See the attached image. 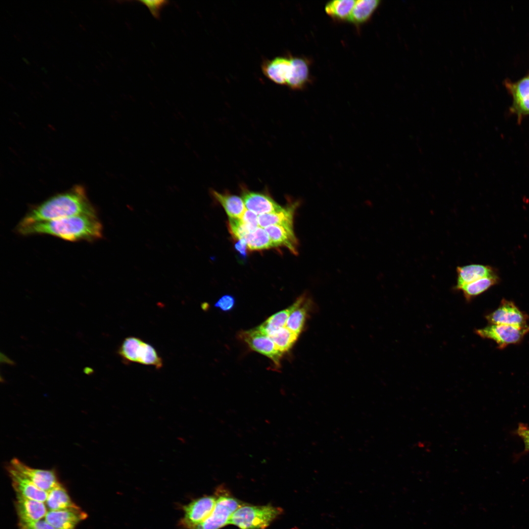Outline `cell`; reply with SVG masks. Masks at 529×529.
<instances>
[{"instance_id": "6da1fadb", "label": "cell", "mask_w": 529, "mask_h": 529, "mask_svg": "<svg viewBox=\"0 0 529 529\" xmlns=\"http://www.w3.org/2000/svg\"><path fill=\"white\" fill-rule=\"evenodd\" d=\"M23 236L48 235L70 241H94L102 238L103 227L97 215H81L17 226Z\"/></svg>"}, {"instance_id": "7a4b0ae2", "label": "cell", "mask_w": 529, "mask_h": 529, "mask_svg": "<svg viewBox=\"0 0 529 529\" xmlns=\"http://www.w3.org/2000/svg\"><path fill=\"white\" fill-rule=\"evenodd\" d=\"M81 215H97L85 189L75 185L31 208L18 226Z\"/></svg>"}, {"instance_id": "3957f363", "label": "cell", "mask_w": 529, "mask_h": 529, "mask_svg": "<svg viewBox=\"0 0 529 529\" xmlns=\"http://www.w3.org/2000/svg\"><path fill=\"white\" fill-rule=\"evenodd\" d=\"M282 513L281 508L270 505H242L232 514L229 524L240 529H264Z\"/></svg>"}, {"instance_id": "277c9868", "label": "cell", "mask_w": 529, "mask_h": 529, "mask_svg": "<svg viewBox=\"0 0 529 529\" xmlns=\"http://www.w3.org/2000/svg\"><path fill=\"white\" fill-rule=\"evenodd\" d=\"M243 503L227 493L220 495L210 516L194 529H219L229 525L234 512Z\"/></svg>"}, {"instance_id": "5b68a950", "label": "cell", "mask_w": 529, "mask_h": 529, "mask_svg": "<svg viewBox=\"0 0 529 529\" xmlns=\"http://www.w3.org/2000/svg\"><path fill=\"white\" fill-rule=\"evenodd\" d=\"M529 332V325L516 326L491 324L476 331V333L481 337L494 340L500 348L520 342Z\"/></svg>"}, {"instance_id": "8992f818", "label": "cell", "mask_w": 529, "mask_h": 529, "mask_svg": "<svg viewBox=\"0 0 529 529\" xmlns=\"http://www.w3.org/2000/svg\"><path fill=\"white\" fill-rule=\"evenodd\" d=\"M216 498L207 496L197 498L183 505L184 516L180 525L187 529H194L211 514L216 503Z\"/></svg>"}, {"instance_id": "52a82bcc", "label": "cell", "mask_w": 529, "mask_h": 529, "mask_svg": "<svg viewBox=\"0 0 529 529\" xmlns=\"http://www.w3.org/2000/svg\"><path fill=\"white\" fill-rule=\"evenodd\" d=\"M239 337L251 349L270 359L277 367L280 366L283 353L277 348L267 336L262 333L256 328L241 331L239 333Z\"/></svg>"}, {"instance_id": "ba28073f", "label": "cell", "mask_w": 529, "mask_h": 529, "mask_svg": "<svg viewBox=\"0 0 529 529\" xmlns=\"http://www.w3.org/2000/svg\"><path fill=\"white\" fill-rule=\"evenodd\" d=\"M9 465L47 492L60 483L54 470L33 468L17 458L12 459Z\"/></svg>"}, {"instance_id": "9c48e42d", "label": "cell", "mask_w": 529, "mask_h": 529, "mask_svg": "<svg viewBox=\"0 0 529 529\" xmlns=\"http://www.w3.org/2000/svg\"><path fill=\"white\" fill-rule=\"evenodd\" d=\"M486 318L491 324L516 326L528 325V317L512 301L503 299L499 307Z\"/></svg>"}, {"instance_id": "30bf717a", "label": "cell", "mask_w": 529, "mask_h": 529, "mask_svg": "<svg viewBox=\"0 0 529 529\" xmlns=\"http://www.w3.org/2000/svg\"><path fill=\"white\" fill-rule=\"evenodd\" d=\"M240 188L246 209L256 215L276 212L283 208L266 192L251 191L243 186Z\"/></svg>"}, {"instance_id": "8fae6325", "label": "cell", "mask_w": 529, "mask_h": 529, "mask_svg": "<svg viewBox=\"0 0 529 529\" xmlns=\"http://www.w3.org/2000/svg\"><path fill=\"white\" fill-rule=\"evenodd\" d=\"M88 517L79 506L57 510H48L45 520L56 529H75Z\"/></svg>"}, {"instance_id": "7c38bea8", "label": "cell", "mask_w": 529, "mask_h": 529, "mask_svg": "<svg viewBox=\"0 0 529 529\" xmlns=\"http://www.w3.org/2000/svg\"><path fill=\"white\" fill-rule=\"evenodd\" d=\"M291 68L290 56H277L264 60L262 65L264 74L271 81L282 85H287Z\"/></svg>"}, {"instance_id": "4fadbf2b", "label": "cell", "mask_w": 529, "mask_h": 529, "mask_svg": "<svg viewBox=\"0 0 529 529\" xmlns=\"http://www.w3.org/2000/svg\"><path fill=\"white\" fill-rule=\"evenodd\" d=\"M7 470L12 481L16 494L25 498L45 503L48 492L37 487L28 479L18 472L9 465Z\"/></svg>"}, {"instance_id": "5bb4252c", "label": "cell", "mask_w": 529, "mask_h": 529, "mask_svg": "<svg viewBox=\"0 0 529 529\" xmlns=\"http://www.w3.org/2000/svg\"><path fill=\"white\" fill-rule=\"evenodd\" d=\"M16 495L15 506L19 520L36 521L45 518L48 512L45 503Z\"/></svg>"}, {"instance_id": "9a60e30c", "label": "cell", "mask_w": 529, "mask_h": 529, "mask_svg": "<svg viewBox=\"0 0 529 529\" xmlns=\"http://www.w3.org/2000/svg\"><path fill=\"white\" fill-rule=\"evenodd\" d=\"M273 247H285L292 254H298V240L293 225H272L264 228Z\"/></svg>"}, {"instance_id": "2e32d148", "label": "cell", "mask_w": 529, "mask_h": 529, "mask_svg": "<svg viewBox=\"0 0 529 529\" xmlns=\"http://www.w3.org/2000/svg\"><path fill=\"white\" fill-rule=\"evenodd\" d=\"M457 284L455 289L459 290L463 286L480 278L496 273L490 266L481 264H470L458 266L456 268Z\"/></svg>"}, {"instance_id": "e0dca14e", "label": "cell", "mask_w": 529, "mask_h": 529, "mask_svg": "<svg viewBox=\"0 0 529 529\" xmlns=\"http://www.w3.org/2000/svg\"><path fill=\"white\" fill-rule=\"evenodd\" d=\"M299 204L298 201H293L279 211L259 216V226L265 228L272 225H293L294 213Z\"/></svg>"}, {"instance_id": "ac0fdd59", "label": "cell", "mask_w": 529, "mask_h": 529, "mask_svg": "<svg viewBox=\"0 0 529 529\" xmlns=\"http://www.w3.org/2000/svg\"><path fill=\"white\" fill-rule=\"evenodd\" d=\"M213 197L224 208L230 218H241L246 207L241 197L228 192H219L211 189Z\"/></svg>"}, {"instance_id": "d6986e66", "label": "cell", "mask_w": 529, "mask_h": 529, "mask_svg": "<svg viewBox=\"0 0 529 529\" xmlns=\"http://www.w3.org/2000/svg\"><path fill=\"white\" fill-rule=\"evenodd\" d=\"M304 298L303 296L299 297L291 305L273 314L256 329L268 336L274 332L285 327L290 313L303 301Z\"/></svg>"}, {"instance_id": "ffe728a7", "label": "cell", "mask_w": 529, "mask_h": 529, "mask_svg": "<svg viewBox=\"0 0 529 529\" xmlns=\"http://www.w3.org/2000/svg\"><path fill=\"white\" fill-rule=\"evenodd\" d=\"M291 68L287 85L293 90H300L309 80V69L305 59L291 57Z\"/></svg>"}, {"instance_id": "44dd1931", "label": "cell", "mask_w": 529, "mask_h": 529, "mask_svg": "<svg viewBox=\"0 0 529 529\" xmlns=\"http://www.w3.org/2000/svg\"><path fill=\"white\" fill-rule=\"evenodd\" d=\"M46 505L49 510H57L78 506L72 500L66 489L60 483L48 491Z\"/></svg>"}, {"instance_id": "7402d4cb", "label": "cell", "mask_w": 529, "mask_h": 529, "mask_svg": "<svg viewBox=\"0 0 529 529\" xmlns=\"http://www.w3.org/2000/svg\"><path fill=\"white\" fill-rule=\"evenodd\" d=\"M515 106L521 114H529V76L519 82L508 84Z\"/></svg>"}, {"instance_id": "603a6c76", "label": "cell", "mask_w": 529, "mask_h": 529, "mask_svg": "<svg viewBox=\"0 0 529 529\" xmlns=\"http://www.w3.org/2000/svg\"><path fill=\"white\" fill-rule=\"evenodd\" d=\"M500 278L497 273L484 277L467 284L459 289L467 301L484 292L490 288L497 284Z\"/></svg>"}, {"instance_id": "cb8c5ba5", "label": "cell", "mask_w": 529, "mask_h": 529, "mask_svg": "<svg viewBox=\"0 0 529 529\" xmlns=\"http://www.w3.org/2000/svg\"><path fill=\"white\" fill-rule=\"evenodd\" d=\"M380 3L378 0H359L356 1L349 20L355 24L367 21Z\"/></svg>"}, {"instance_id": "d4e9b609", "label": "cell", "mask_w": 529, "mask_h": 529, "mask_svg": "<svg viewBox=\"0 0 529 529\" xmlns=\"http://www.w3.org/2000/svg\"><path fill=\"white\" fill-rule=\"evenodd\" d=\"M354 0H336L328 2L325 11L330 17L340 20L349 19L356 3Z\"/></svg>"}, {"instance_id": "484cf974", "label": "cell", "mask_w": 529, "mask_h": 529, "mask_svg": "<svg viewBox=\"0 0 529 529\" xmlns=\"http://www.w3.org/2000/svg\"><path fill=\"white\" fill-rule=\"evenodd\" d=\"M143 341L137 337H127L122 341L119 349L118 353L126 361L138 363Z\"/></svg>"}, {"instance_id": "4316f807", "label": "cell", "mask_w": 529, "mask_h": 529, "mask_svg": "<svg viewBox=\"0 0 529 529\" xmlns=\"http://www.w3.org/2000/svg\"><path fill=\"white\" fill-rule=\"evenodd\" d=\"M277 348L283 354L288 351L297 339L298 335L286 327L281 328L268 336Z\"/></svg>"}, {"instance_id": "83f0119b", "label": "cell", "mask_w": 529, "mask_h": 529, "mask_svg": "<svg viewBox=\"0 0 529 529\" xmlns=\"http://www.w3.org/2000/svg\"><path fill=\"white\" fill-rule=\"evenodd\" d=\"M245 239L250 251H259L273 247L264 228L260 226L248 234Z\"/></svg>"}, {"instance_id": "f1b7e54d", "label": "cell", "mask_w": 529, "mask_h": 529, "mask_svg": "<svg viewBox=\"0 0 529 529\" xmlns=\"http://www.w3.org/2000/svg\"><path fill=\"white\" fill-rule=\"evenodd\" d=\"M306 302L305 297L303 301L290 313L285 326L298 335L303 328L308 313V308Z\"/></svg>"}, {"instance_id": "f546056e", "label": "cell", "mask_w": 529, "mask_h": 529, "mask_svg": "<svg viewBox=\"0 0 529 529\" xmlns=\"http://www.w3.org/2000/svg\"><path fill=\"white\" fill-rule=\"evenodd\" d=\"M138 363L152 365L156 368L163 366V360L155 349L150 344L143 341L141 346Z\"/></svg>"}, {"instance_id": "4dcf8cb0", "label": "cell", "mask_w": 529, "mask_h": 529, "mask_svg": "<svg viewBox=\"0 0 529 529\" xmlns=\"http://www.w3.org/2000/svg\"><path fill=\"white\" fill-rule=\"evenodd\" d=\"M228 227L232 235L236 239L245 238L250 233L248 228L241 218H230Z\"/></svg>"}, {"instance_id": "1f68e13d", "label": "cell", "mask_w": 529, "mask_h": 529, "mask_svg": "<svg viewBox=\"0 0 529 529\" xmlns=\"http://www.w3.org/2000/svg\"><path fill=\"white\" fill-rule=\"evenodd\" d=\"M139 1L146 6L156 19L160 18L162 9L168 3V1L163 0H139Z\"/></svg>"}, {"instance_id": "d6a6232c", "label": "cell", "mask_w": 529, "mask_h": 529, "mask_svg": "<svg viewBox=\"0 0 529 529\" xmlns=\"http://www.w3.org/2000/svg\"><path fill=\"white\" fill-rule=\"evenodd\" d=\"M18 529H56L45 520L36 521L19 520Z\"/></svg>"}, {"instance_id": "836d02e7", "label": "cell", "mask_w": 529, "mask_h": 529, "mask_svg": "<svg viewBox=\"0 0 529 529\" xmlns=\"http://www.w3.org/2000/svg\"><path fill=\"white\" fill-rule=\"evenodd\" d=\"M235 305V298L232 295L225 294L220 297L215 304V307L223 312L231 311Z\"/></svg>"}, {"instance_id": "e575fe53", "label": "cell", "mask_w": 529, "mask_h": 529, "mask_svg": "<svg viewBox=\"0 0 529 529\" xmlns=\"http://www.w3.org/2000/svg\"><path fill=\"white\" fill-rule=\"evenodd\" d=\"M241 219L245 224L250 233L258 227V216L254 213L246 209Z\"/></svg>"}, {"instance_id": "d590c367", "label": "cell", "mask_w": 529, "mask_h": 529, "mask_svg": "<svg viewBox=\"0 0 529 529\" xmlns=\"http://www.w3.org/2000/svg\"><path fill=\"white\" fill-rule=\"evenodd\" d=\"M235 250L238 252L240 259L246 260L247 257L248 246L245 238L239 240L234 245Z\"/></svg>"}, {"instance_id": "8d00e7d4", "label": "cell", "mask_w": 529, "mask_h": 529, "mask_svg": "<svg viewBox=\"0 0 529 529\" xmlns=\"http://www.w3.org/2000/svg\"><path fill=\"white\" fill-rule=\"evenodd\" d=\"M517 433L524 443L526 451H529V427L521 423L518 425Z\"/></svg>"}, {"instance_id": "74e56055", "label": "cell", "mask_w": 529, "mask_h": 529, "mask_svg": "<svg viewBox=\"0 0 529 529\" xmlns=\"http://www.w3.org/2000/svg\"><path fill=\"white\" fill-rule=\"evenodd\" d=\"M0 356L1 363L7 364L12 366L15 365V362L13 360L10 359L6 355L2 353V352H0Z\"/></svg>"}, {"instance_id": "f35d334b", "label": "cell", "mask_w": 529, "mask_h": 529, "mask_svg": "<svg viewBox=\"0 0 529 529\" xmlns=\"http://www.w3.org/2000/svg\"><path fill=\"white\" fill-rule=\"evenodd\" d=\"M83 372L86 375H91L94 372V369L90 367H85L83 369Z\"/></svg>"}]
</instances>
